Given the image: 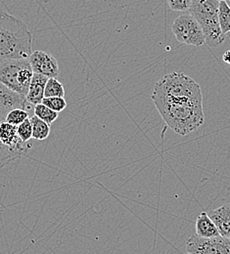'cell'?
<instances>
[{"label":"cell","mask_w":230,"mask_h":254,"mask_svg":"<svg viewBox=\"0 0 230 254\" xmlns=\"http://www.w3.org/2000/svg\"><path fill=\"white\" fill-rule=\"evenodd\" d=\"M208 214L217 226L220 235L230 239V203H226L214 210H211Z\"/></svg>","instance_id":"8fae6325"},{"label":"cell","mask_w":230,"mask_h":254,"mask_svg":"<svg viewBox=\"0 0 230 254\" xmlns=\"http://www.w3.org/2000/svg\"><path fill=\"white\" fill-rule=\"evenodd\" d=\"M218 0H192L189 13L200 24L206 39V43L211 47L222 45L226 41L219 23Z\"/></svg>","instance_id":"277c9868"},{"label":"cell","mask_w":230,"mask_h":254,"mask_svg":"<svg viewBox=\"0 0 230 254\" xmlns=\"http://www.w3.org/2000/svg\"><path fill=\"white\" fill-rule=\"evenodd\" d=\"M151 98L153 102L203 100L200 85L182 72H171L162 77L155 84Z\"/></svg>","instance_id":"3957f363"},{"label":"cell","mask_w":230,"mask_h":254,"mask_svg":"<svg viewBox=\"0 0 230 254\" xmlns=\"http://www.w3.org/2000/svg\"><path fill=\"white\" fill-rule=\"evenodd\" d=\"M188 254V253H187V254Z\"/></svg>","instance_id":"d4e9b609"},{"label":"cell","mask_w":230,"mask_h":254,"mask_svg":"<svg viewBox=\"0 0 230 254\" xmlns=\"http://www.w3.org/2000/svg\"><path fill=\"white\" fill-rule=\"evenodd\" d=\"M185 247L190 254H230V239L223 236L202 238L194 235L187 240Z\"/></svg>","instance_id":"52a82bcc"},{"label":"cell","mask_w":230,"mask_h":254,"mask_svg":"<svg viewBox=\"0 0 230 254\" xmlns=\"http://www.w3.org/2000/svg\"><path fill=\"white\" fill-rule=\"evenodd\" d=\"M3 120L0 119V123ZM22 158L20 155L12 152L8 147H6L5 145L2 144V142L0 141V167H3L4 165L8 164L9 162L16 160L17 159Z\"/></svg>","instance_id":"ffe728a7"},{"label":"cell","mask_w":230,"mask_h":254,"mask_svg":"<svg viewBox=\"0 0 230 254\" xmlns=\"http://www.w3.org/2000/svg\"><path fill=\"white\" fill-rule=\"evenodd\" d=\"M17 133L23 142H30L33 139V128L30 118L17 127Z\"/></svg>","instance_id":"44dd1931"},{"label":"cell","mask_w":230,"mask_h":254,"mask_svg":"<svg viewBox=\"0 0 230 254\" xmlns=\"http://www.w3.org/2000/svg\"><path fill=\"white\" fill-rule=\"evenodd\" d=\"M33 75L29 59L0 60V82L16 93L26 97Z\"/></svg>","instance_id":"5b68a950"},{"label":"cell","mask_w":230,"mask_h":254,"mask_svg":"<svg viewBox=\"0 0 230 254\" xmlns=\"http://www.w3.org/2000/svg\"><path fill=\"white\" fill-rule=\"evenodd\" d=\"M30 106L25 96L16 93L0 82V119L5 120L7 114L14 109H24L28 111Z\"/></svg>","instance_id":"30bf717a"},{"label":"cell","mask_w":230,"mask_h":254,"mask_svg":"<svg viewBox=\"0 0 230 254\" xmlns=\"http://www.w3.org/2000/svg\"><path fill=\"white\" fill-rule=\"evenodd\" d=\"M219 2H221V1H228V0H218Z\"/></svg>","instance_id":"cb8c5ba5"},{"label":"cell","mask_w":230,"mask_h":254,"mask_svg":"<svg viewBox=\"0 0 230 254\" xmlns=\"http://www.w3.org/2000/svg\"><path fill=\"white\" fill-rule=\"evenodd\" d=\"M33 128V139L36 141H44L50 135V126L33 115L30 118Z\"/></svg>","instance_id":"5bb4252c"},{"label":"cell","mask_w":230,"mask_h":254,"mask_svg":"<svg viewBox=\"0 0 230 254\" xmlns=\"http://www.w3.org/2000/svg\"><path fill=\"white\" fill-rule=\"evenodd\" d=\"M29 61L34 73L42 74L48 78H57L60 73L57 60L47 52L40 50L33 51Z\"/></svg>","instance_id":"ba28073f"},{"label":"cell","mask_w":230,"mask_h":254,"mask_svg":"<svg viewBox=\"0 0 230 254\" xmlns=\"http://www.w3.org/2000/svg\"><path fill=\"white\" fill-rule=\"evenodd\" d=\"M29 118L30 117H29L28 111H26L24 109H14L7 114L4 121L12 126L18 127Z\"/></svg>","instance_id":"ac0fdd59"},{"label":"cell","mask_w":230,"mask_h":254,"mask_svg":"<svg viewBox=\"0 0 230 254\" xmlns=\"http://www.w3.org/2000/svg\"><path fill=\"white\" fill-rule=\"evenodd\" d=\"M65 89L63 84L54 77L48 78L45 89H44V97H64Z\"/></svg>","instance_id":"e0dca14e"},{"label":"cell","mask_w":230,"mask_h":254,"mask_svg":"<svg viewBox=\"0 0 230 254\" xmlns=\"http://www.w3.org/2000/svg\"><path fill=\"white\" fill-rule=\"evenodd\" d=\"M42 104L58 114L67 108V101L64 97H44Z\"/></svg>","instance_id":"d6986e66"},{"label":"cell","mask_w":230,"mask_h":254,"mask_svg":"<svg viewBox=\"0 0 230 254\" xmlns=\"http://www.w3.org/2000/svg\"><path fill=\"white\" fill-rule=\"evenodd\" d=\"M219 23L224 34L230 32V7L227 1H221L219 5Z\"/></svg>","instance_id":"2e32d148"},{"label":"cell","mask_w":230,"mask_h":254,"mask_svg":"<svg viewBox=\"0 0 230 254\" xmlns=\"http://www.w3.org/2000/svg\"><path fill=\"white\" fill-rule=\"evenodd\" d=\"M196 235L202 238H214L221 236L215 223L206 211H202L196 220Z\"/></svg>","instance_id":"4fadbf2b"},{"label":"cell","mask_w":230,"mask_h":254,"mask_svg":"<svg viewBox=\"0 0 230 254\" xmlns=\"http://www.w3.org/2000/svg\"><path fill=\"white\" fill-rule=\"evenodd\" d=\"M47 79H48V77H46L42 74L33 72V78H32V81H31V84L29 87V91L26 95L27 102L29 104L33 105V107L42 103V100L44 98V89H45Z\"/></svg>","instance_id":"7c38bea8"},{"label":"cell","mask_w":230,"mask_h":254,"mask_svg":"<svg viewBox=\"0 0 230 254\" xmlns=\"http://www.w3.org/2000/svg\"><path fill=\"white\" fill-rule=\"evenodd\" d=\"M223 60L225 63L230 64V50H227L223 55Z\"/></svg>","instance_id":"603a6c76"},{"label":"cell","mask_w":230,"mask_h":254,"mask_svg":"<svg viewBox=\"0 0 230 254\" xmlns=\"http://www.w3.org/2000/svg\"><path fill=\"white\" fill-rule=\"evenodd\" d=\"M33 115L38 119H40L41 121H43L44 123H46L48 126H51L57 120L59 114L52 111L51 109H49L48 107H46L41 103L34 106Z\"/></svg>","instance_id":"9a60e30c"},{"label":"cell","mask_w":230,"mask_h":254,"mask_svg":"<svg viewBox=\"0 0 230 254\" xmlns=\"http://www.w3.org/2000/svg\"><path fill=\"white\" fill-rule=\"evenodd\" d=\"M33 35L20 18L0 10V60L29 59Z\"/></svg>","instance_id":"6da1fadb"},{"label":"cell","mask_w":230,"mask_h":254,"mask_svg":"<svg viewBox=\"0 0 230 254\" xmlns=\"http://www.w3.org/2000/svg\"><path fill=\"white\" fill-rule=\"evenodd\" d=\"M171 31L176 40L180 43L196 47L206 43L200 24L190 13L178 16L171 25Z\"/></svg>","instance_id":"8992f818"},{"label":"cell","mask_w":230,"mask_h":254,"mask_svg":"<svg viewBox=\"0 0 230 254\" xmlns=\"http://www.w3.org/2000/svg\"><path fill=\"white\" fill-rule=\"evenodd\" d=\"M168 6L173 11H187L189 10L192 0H167Z\"/></svg>","instance_id":"7402d4cb"},{"label":"cell","mask_w":230,"mask_h":254,"mask_svg":"<svg viewBox=\"0 0 230 254\" xmlns=\"http://www.w3.org/2000/svg\"><path fill=\"white\" fill-rule=\"evenodd\" d=\"M0 141L12 152L24 157L32 148L33 144L23 142L17 133V127L12 126L5 121L0 123Z\"/></svg>","instance_id":"9c48e42d"},{"label":"cell","mask_w":230,"mask_h":254,"mask_svg":"<svg viewBox=\"0 0 230 254\" xmlns=\"http://www.w3.org/2000/svg\"><path fill=\"white\" fill-rule=\"evenodd\" d=\"M165 125L176 134L186 136L205 122L203 100L154 102Z\"/></svg>","instance_id":"7a4b0ae2"}]
</instances>
